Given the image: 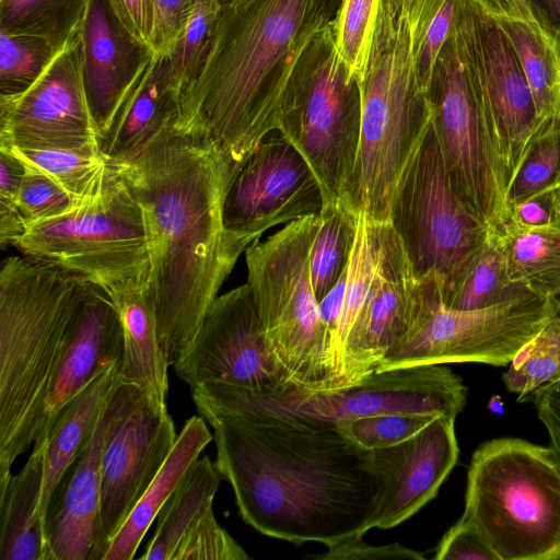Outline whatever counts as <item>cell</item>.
<instances>
[{
    "instance_id": "obj_50",
    "label": "cell",
    "mask_w": 560,
    "mask_h": 560,
    "mask_svg": "<svg viewBox=\"0 0 560 560\" xmlns=\"http://www.w3.org/2000/svg\"><path fill=\"white\" fill-rule=\"evenodd\" d=\"M536 412L547 429L550 445L560 455V378L546 383L533 393Z\"/></svg>"
},
{
    "instance_id": "obj_40",
    "label": "cell",
    "mask_w": 560,
    "mask_h": 560,
    "mask_svg": "<svg viewBox=\"0 0 560 560\" xmlns=\"http://www.w3.org/2000/svg\"><path fill=\"white\" fill-rule=\"evenodd\" d=\"M560 168V122L549 120L532 142L508 189L512 206L553 185Z\"/></svg>"
},
{
    "instance_id": "obj_30",
    "label": "cell",
    "mask_w": 560,
    "mask_h": 560,
    "mask_svg": "<svg viewBox=\"0 0 560 560\" xmlns=\"http://www.w3.org/2000/svg\"><path fill=\"white\" fill-rule=\"evenodd\" d=\"M221 479L215 463L208 456L198 458L161 508L154 535L140 559L173 560L188 530L212 506Z\"/></svg>"
},
{
    "instance_id": "obj_16",
    "label": "cell",
    "mask_w": 560,
    "mask_h": 560,
    "mask_svg": "<svg viewBox=\"0 0 560 560\" xmlns=\"http://www.w3.org/2000/svg\"><path fill=\"white\" fill-rule=\"evenodd\" d=\"M0 145L16 149H101L82 81L78 33L23 93L0 96Z\"/></svg>"
},
{
    "instance_id": "obj_23",
    "label": "cell",
    "mask_w": 560,
    "mask_h": 560,
    "mask_svg": "<svg viewBox=\"0 0 560 560\" xmlns=\"http://www.w3.org/2000/svg\"><path fill=\"white\" fill-rule=\"evenodd\" d=\"M122 350L124 334L116 306L103 288L91 282L65 335L48 387L40 433L103 371L120 364Z\"/></svg>"
},
{
    "instance_id": "obj_29",
    "label": "cell",
    "mask_w": 560,
    "mask_h": 560,
    "mask_svg": "<svg viewBox=\"0 0 560 560\" xmlns=\"http://www.w3.org/2000/svg\"><path fill=\"white\" fill-rule=\"evenodd\" d=\"M529 291L510 280L503 236L493 230L460 269L441 283L444 304L464 311L497 305Z\"/></svg>"
},
{
    "instance_id": "obj_61",
    "label": "cell",
    "mask_w": 560,
    "mask_h": 560,
    "mask_svg": "<svg viewBox=\"0 0 560 560\" xmlns=\"http://www.w3.org/2000/svg\"><path fill=\"white\" fill-rule=\"evenodd\" d=\"M560 48V47H559Z\"/></svg>"
},
{
    "instance_id": "obj_2",
    "label": "cell",
    "mask_w": 560,
    "mask_h": 560,
    "mask_svg": "<svg viewBox=\"0 0 560 560\" xmlns=\"http://www.w3.org/2000/svg\"><path fill=\"white\" fill-rule=\"evenodd\" d=\"M236 163L208 131L178 117L133 160L115 165L142 212L148 288L170 366L249 246L223 225Z\"/></svg>"
},
{
    "instance_id": "obj_48",
    "label": "cell",
    "mask_w": 560,
    "mask_h": 560,
    "mask_svg": "<svg viewBox=\"0 0 560 560\" xmlns=\"http://www.w3.org/2000/svg\"><path fill=\"white\" fill-rule=\"evenodd\" d=\"M560 196L555 185L511 207L510 224L541 228L560 217Z\"/></svg>"
},
{
    "instance_id": "obj_38",
    "label": "cell",
    "mask_w": 560,
    "mask_h": 560,
    "mask_svg": "<svg viewBox=\"0 0 560 560\" xmlns=\"http://www.w3.org/2000/svg\"><path fill=\"white\" fill-rule=\"evenodd\" d=\"M57 52L44 38L0 28V96H14L26 91Z\"/></svg>"
},
{
    "instance_id": "obj_14",
    "label": "cell",
    "mask_w": 560,
    "mask_h": 560,
    "mask_svg": "<svg viewBox=\"0 0 560 560\" xmlns=\"http://www.w3.org/2000/svg\"><path fill=\"white\" fill-rule=\"evenodd\" d=\"M324 206L320 184L305 158L281 133L271 132L236 163L223 225L250 245L276 225L318 215Z\"/></svg>"
},
{
    "instance_id": "obj_26",
    "label": "cell",
    "mask_w": 560,
    "mask_h": 560,
    "mask_svg": "<svg viewBox=\"0 0 560 560\" xmlns=\"http://www.w3.org/2000/svg\"><path fill=\"white\" fill-rule=\"evenodd\" d=\"M118 368L119 364H115L103 371L68 401L35 441L44 443L40 501L44 517L51 491L96 430L107 399L119 382Z\"/></svg>"
},
{
    "instance_id": "obj_44",
    "label": "cell",
    "mask_w": 560,
    "mask_h": 560,
    "mask_svg": "<svg viewBox=\"0 0 560 560\" xmlns=\"http://www.w3.org/2000/svg\"><path fill=\"white\" fill-rule=\"evenodd\" d=\"M458 0H445L431 20L415 57V81L418 90L429 93L439 56L448 40Z\"/></svg>"
},
{
    "instance_id": "obj_57",
    "label": "cell",
    "mask_w": 560,
    "mask_h": 560,
    "mask_svg": "<svg viewBox=\"0 0 560 560\" xmlns=\"http://www.w3.org/2000/svg\"><path fill=\"white\" fill-rule=\"evenodd\" d=\"M553 185L560 191V168L558 171V174H557V177H556V180H555Z\"/></svg>"
},
{
    "instance_id": "obj_56",
    "label": "cell",
    "mask_w": 560,
    "mask_h": 560,
    "mask_svg": "<svg viewBox=\"0 0 560 560\" xmlns=\"http://www.w3.org/2000/svg\"><path fill=\"white\" fill-rule=\"evenodd\" d=\"M556 117L560 122V78H559L558 93H557Z\"/></svg>"
},
{
    "instance_id": "obj_32",
    "label": "cell",
    "mask_w": 560,
    "mask_h": 560,
    "mask_svg": "<svg viewBox=\"0 0 560 560\" xmlns=\"http://www.w3.org/2000/svg\"><path fill=\"white\" fill-rule=\"evenodd\" d=\"M9 149L26 170L49 176L80 203L102 196L119 178L101 149Z\"/></svg>"
},
{
    "instance_id": "obj_47",
    "label": "cell",
    "mask_w": 560,
    "mask_h": 560,
    "mask_svg": "<svg viewBox=\"0 0 560 560\" xmlns=\"http://www.w3.org/2000/svg\"><path fill=\"white\" fill-rule=\"evenodd\" d=\"M323 555L313 556L317 560H389V559H423L418 551L398 542L384 546L368 545L362 534H353L332 545Z\"/></svg>"
},
{
    "instance_id": "obj_22",
    "label": "cell",
    "mask_w": 560,
    "mask_h": 560,
    "mask_svg": "<svg viewBox=\"0 0 560 560\" xmlns=\"http://www.w3.org/2000/svg\"><path fill=\"white\" fill-rule=\"evenodd\" d=\"M79 34L83 88L102 139L156 52L126 28L108 0H89Z\"/></svg>"
},
{
    "instance_id": "obj_36",
    "label": "cell",
    "mask_w": 560,
    "mask_h": 560,
    "mask_svg": "<svg viewBox=\"0 0 560 560\" xmlns=\"http://www.w3.org/2000/svg\"><path fill=\"white\" fill-rule=\"evenodd\" d=\"M560 378V315L553 316L510 362L503 374L505 387L518 394L517 401L541 385Z\"/></svg>"
},
{
    "instance_id": "obj_60",
    "label": "cell",
    "mask_w": 560,
    "mask_h": 560,
    "mask_svg": "<svg viewBox=\"0 0 560 560\" xmlns=\"http://www.w3.org/2000/svg\"><path fill=\"white\" fill-rule=\"evenodd\" d=\"M222 1H223V0H221V2H222Z\"/></svg>"
},
{
    "instance_id": "obj_12",
    "label": "cell",
    "mask_w": 560,
    "mask_h": 560,
    "mask_svg": "<svg viewBox=\"0 0 560 560\" xmlns=\"http://www.w3.org/2000/svg\"><path fill=\"white\" fill-rule=\"evenodd\" d=\"M388 222L417 279H451L486 241L490 229L453 189L432 126L404 170Z\"/></svg>"
},
{
    "instance_id": "obj_34",
    "label": "cell",
    "mask_w": 560,
    "mask_h": 560,
    "mask_svg": "<svg viewBox=\"0 0 560 560\" xmlns=\"http://www.w3.org/2000/svg\"><path fill=\"white\" fill-rule=\"evenodd\" d=\"M89 0H0V28L44 38L57 51L80 31Z\"/></svg>"
},
{
    "instance_id": "obj_45",
    "label": "cell",
    "mask_w": 560,
    "mask_h": 560,
    "mask_svg": "<svg viewBox=\"0 0 560 560\" xmlns=\"http://www.w3.org/2000/svg\"><path fill=\"white\" fill-rule=\"evenodd\" d=\"M436 560H499L479 528L462 516L443 536L434 556Z\"/></svg>"
},
{
    "instance_id": "obj_43",
    "label": "cell",
    "mask_w": 560,
    "mask_h": 560,
    "mask_svg": "<svg viewBox=\"0 0 560 560\" xmlns=\"http://www.w3.org/2000/svg\"><path fill=\"white\" fill-rule=\"evenodd\" d=\"M250 557L217 522L212 506L188 530L173 560H247Z\"/></svg>"
},
{
    "instance_id": "obj_54",
    "label": "cell",
    "mask_w": 560,
    "mask_h": 560,
    "mask_svg": "<svg viewBox=\"0 0 560 560\" xmlns=\"http://www.w3.org/2000/svg\"><path fill=\"white\" fill-rule=\"evenodd\" d=\"M532 5L536 21L560 47V0H532Z\"/></svg>"
},
{
    "instance_id": "obj_5",
    "label": "cell",
    "mask_w": 560,
    "mask_h": 560,
    "mask_svg": "<svg viewBox=\"0 0 560 560\" xmlns=\"http://www.w3.org/2000/svg\"><path fill=\"white\" fill-rule=\"evenodd\" d=\"M413 70L409 25L382 0L368 71L359 82L357 158L338 200L355 215L388 222L398 180L431 125L430 101L418 90Z\"/></svg>"
},
{
    "instance_id": "obj_7",
    "label": "cell",
    "mask_w": 560,
    "mask_h": 560,
    "mask_svg": "<svg viewBox=\"0 0 560 560\" xmlns=\"http://www.w3.org/2000/svg\"><path fill=\"white\" fill-rule=\"evenodd\" d=\"M317 226L318 215L305 217L245 250L247 284L268 339L292 384L304 393L341 387L310 273Z\"/></svg>"
},
{
    "instance_id": "obj_4",
    "label": "cell",
    "mask_w": 560,
    "mask_h": 560,
    "mask_svg": "<svg viewBox=\"0 0 560 560\" xmlns=\"http://www.w3.org/2000/svg\"><path fill=\"white\" fill-rule=\"evenodd\" d=\"M91 282L51 262L10 256L0 268V491L37 439L52 371Z\"/></svg>"
},
{
    "instance_id": "obj_39",
    "label": "cell",
    "mask_w": 560,
    "mask_h": 560,
    "mask_svg": "<svg viewBox=\"0 0 560 560\" xmlns=\"http://www.w3.org/2000/svg\"><path fill=\"white\" fill-rule=\"evenodd\" d=\"M221 5V0H196L190 19L175 49L170 56H165L170 82L180 96L200 66Z\"/></svg>"
},
{
    "instance_id": "obj_20",
    "label": "cell",
    "mask_w": 560,
    "mask_h": 560,
    "mask_svg": "<svg viewBox=\"0 0 560 560\" xmlns=\"http://www.w3.org/2000/svg\"><path fill=\"white\" fill-rule=\"evenodd\" d=\"M418 302L419 280L398 236L385 222L378 271L345 345L341 387L380 368L386 352L412 325Z\"/></svg>"
},
{
    "instance_id": "obj_28",
    "label": "cell",
    "mask_w": 560,
    "mask_h": 560,
    "mask_svg": "<svg viewBox=\"0 0 560 560\" xmlns=\"http://www.w3.org/2000/svg\"><path fill=\"white\" fill-rule=\"evenodd\" d=\"M212 439L200 417L194 416L185 422L164 465L112 539L104 560L133 558L161 508Z\"/></svg>"
},
{
    "instance_id": "obj_41",
    "label": "cell",
    "mask_w": 560,
    "mask_h": 560,
    "mask_svg": "<svg viewBox=\"0 0 560 560\" xmlns=\"http://www.w3.org/2000/svg\"><path fill=\"white\" fill-rule=\"evenodd\" d=\"M438 416L390 413L359 417L336 422L339 432L363 451L372 452L399 444L427 427Z\"/></svg>"
},
{
    "instance_id": "obj_15",
    "label": "cell",
    "mask_w": 560,
    "mask_h": 560,
    "mask_svg": "<svg viewBox=\"0 0 560 560\" xmlns=\"http://www.w3.org/2000/svg\"><path fill=\"white\" fill-rule=\"evenodd\" d=\"M452 31L497 131L509 189L532 142L547 122L538 118L516 54L495 20L471 0H458Z\"/></svg>"
},
{
    "instance_id": "obj_10",
    "label": "cell",
    "mask_w": 560,
    "mask_h": 560,
    "mask_svg": "<svg viewBox=\"0 0 560 560\" xmlns=\"http://www.w3.org/2000/svg\"><path fill=\"white\" fill-rule=\"evenodd\" d=\"M360 126L359 82L337 54L329 20L300 60L277 129L312 167L325 205L338 202L352 172Z\"/></svg>"
},
{
    "instance_id": "obj_31",
    "label": "cell",
    "mask_w": 560,
    "mask_h": 560,
    "mask_svg": "<svg viewBox=\"0 0 560 560\" xmlns=\"http://www.w3.org/2000/svg\"><path fill=\"white\" fill-rule=\"evenodd\" d=\"M502 233L509 278L534 293L560 296V217L541 228L509 224Z\"/></svg>"
},
{
    "instance_id": "obj_35",
    "label": "cell",
    "mask_w": 560,
    "mask_h": 560,
    "mask_svg": "<svg viewBox=\"0 0 560 560\" xmlns=\"http://www.w3.org/2000/svg\"><path fill=\"white\" fill-rule=\"evenodd\" d=\"M359 215L340 202L327 203L318 214V226L310 252V273L319 302L347 270L354 245Z\"/></svg>"
},
{
    "instance_id": "obj_11",
    "label": "cell",
    "mask_w": 560,
    "mask_h": 560,
    "mask_svg": "<svg viewBox=\"0 0 560 560\" xmlns=\"http://www.w3.org/2000/svg\"><path fill=\"white\" fill-rule=\"evenodd\" d=\"M23 255L63 268L107 293L148 280L141 209L124 179L72 211L28 224L14 243Z\"/></svg>"
},
{
    "instance_id": "obj_21",
    "label": "cell",
    "mask_w": 560,
    "mask_h": 560,
    "mask_svg": "<svg viewBox=\"0 0 560 560\" xmlns=\"http://www.w3.org/2000/svg\"><path fill=\"white\" fill-rule=\"evenodd\" d=\"M455 419L438 416L408 440L371 452L382 490L370 529L399 525L436 495L459 454Z\"/></svg>"
},
{
    "instance_id": "obj_9",
    "label": "cell",
    "mask_w": 560,
    "mask_h": 560,
    "mask_svg": "<svg viewBox=\"0 0 560 560\" xmlns=\"http://www.w3.org/2000/svg\"><path fill=\"white\" fill-rule=\"evenodd\" d=\"M428 97L453 189L490 230L503 232L511 222L504 158L453 32L439 56Z\"/></svg>"
},
{
    "instance_id": "obj_6",
    "label": "cell",
    "mask_w": 560,
    "mask_h": 560,
    "mask_svg": "<svg viewBox=\"0 0 560 560\" xmlns=\"http://www.w3.org/2000/svg\"><path fill=\"white\" fill-rule=\"evenodd\" d=\"M463 516L499 560H560V455L517 438L472 454Z\"/></svg>"
},
{
    "instance_id": "obj_13",
    "label": "cell",
    "mask_w": 560,
    "mask_h": 560,
    "mask_svg": "<svg viewBox=\"0 0 560 560\" xmlns=\"http://www.w3.org/2000/svg\"><path fill=\"white\" fill-rule=\"evenodd\" d=\"M173 366L191 389L214 384L270 395L298 389L272 349L247 283L212 302Z\"/></svg>"
},
{
    "instance_id": "obj_25",
    "label": "cell",
    "mask_w": 560,
    "mask_h": 560,
    "mask_svg": "<svg viewBox=\"0 0 560 560\" xmlns=\"http://www.w3.org/2000/svg\"><path fill=\"white\" fill-rule=\"evenodd\" d=\"M124 334L118 368L121 383L139 387L160 402H166L170 366L159 335L148 280H138L108 293Z\"/></svg>"
},
{
    "instance_id": "obj_19",
    "label": "cell",
    "mask_w": 560,
    "mask_h": 560,
    "mask_svg": "<svg viewBox=\"0 0 560 560\" xmlns=\"http://www.w3.org/2000/svg\"><path fill=\"white\" fill-rule=\"evenodd\" d=\"M177 435L166 402L142 389L114 422L102 455L101 521L109 544L164 465Z\"/></svg>"
},
{
    "instance_id": "obj_58",
    "label": "cell",
    "mask_w": 560,
    "mask_h": 560,
    "mask_svg": "<svg viewBox=\"0 0 560 560\" xmlns=\"http://www.w3.org/2000/svg\"><path fill=\"white\" fill-rule=\"evenodd\" d=\"M559 302H560V296L558 298ZM559 315H560V310H559Z\"/></svg>"
},
{
    "instance_id": "obj_52",
    "label": "cell",
    "mask_w": 560,
    "mask_h": 560,
    "mask_svg": "<svg viewBox=\"0 0 560 560\" xmlns=\"http://www.w3.org/2000/svg\"><path fill=\"white\" fill-rule=\"evenodd\" d=\"M25 172L19 158L9 148L0 145V205H15Z\"/></svg>"
},
{
    "instance_id": "obj_33",
    "label": "cell",
    "mask_w": 560,
    "mask_h": 560,
    "mask_svg": "<svg viewBox=\"0 0 560 560\" xmlns=\"http://www.w3.org/2000/svg\"><path fill=\"white\" fill-rule=\"evenodd\" d=\"M509 39L533 94L538 118L556 117L560 78V48L537 22L497 21Z\"/></svg>"
},
{
    "instance_id": "obj_3",
    "label": "cell",
    "mask_w": 560,
    "mask_h": 560,
    "mask_svg": "<svg viewBox=\"0 0 560 560\" xmlns=\"http://www.w3.org/2000/svg\"><path fill=\"white\" fill-rule=\"evenodd\" d=\"M328 0H223L179 119L208 131L240 162L277 131L304 52L330 20Z\"/></svg>"
},
{
    "instance_id": "obj_49",
    "label": "cell",
    "mask_w": 560,
    "mask_h": 560,
    "mask_svg": "<svg viewBox=\"0 0 560 560\" xmlns=\"http://www.w3.org/2000/svg\"><path fill=\"white\" fill-rule=\"evenodd\" d=\"M126 28L141 43L152 47L154 14L152 0H108Z\"/></svg>"
},
{
    "instance_id": "obj_18",
    "label": "cell",
    "mask_w": 560,
    "mask_h": 560,
    "mask_svg": "<svg viewBox=\"0 0 560 560\" xmlns=\"http://www.w3.org/2000/svg\"><path fill=\"white\" fill-rule=\"evenodd\" d=\"M140 392L119 380L92 439L51 491L45 512L49 560H104L109 542L101 521L103 447L114 422Z\"/></svg>"
},
{
    "instance_id": "obj_17",
    "label": "cell",
    "mask_w": 560,
    "mask_h": 560,
    "mask_svg": "<svg viewBox=\"0 0 560 560\" xmlns=\"http://www.w3.org/2000/svg\"><path fill=\"white\" fill-rule=\"evenodd\" d=\"M271 396L299 413L332 422L390 413L456 418L465 407L467 388L445 364H419L376 370L352 385L331 390L292 389Z\"/></svg>"
},
{
    "instance_id": "obj_24",
    "label": "cell",
    "mask_w": 560,
    "mask_h": 560,
    "mask_svg": "<svg viewBox=\"0 0 560 560\" xmlns=\"http://www.w3.org/2000/svg\"><path fill=\"white\" fill-rule=\"evenodd\" d=\"M180 94L170 82L165 56L158 55L118 109L101 139L114 165L133 160L163 128L179 116Z\"/></svg>"
},
{
    "instance_id": "obj_27",
    "label": "cell",
    "mask_w": 560,
    "mask_h": 560,
    "mask_svg": "<svg viewBox=\"0 0 560 560\" xmlns=\"http://www.w3.org/2000/svg\"><path fill=\"white\" fill-rule=\"evenodd\" d=\"M44 443L35 442L21 470L0 491V559L49 560L42 512Z\"/></svg>"
},
{
    "instance_id": "obj_55",
    "label": "cell",
    "mask_w": 560,
    "mask_h": 560,
    "mask_svg": "<svg viewBox=\"0 0 560 560\" xmlns=\"http://www.w3.org/2000/svg\"><path fill=\"white\" fill-rule=\"evenodd\" d=\"M488 409L494 413H503L504 404L499 395H493L488 401Z\"/></svg>"
},
{
    "instance_id": "obj_51",
    "label": "cell",
    "mask_w": 560,
    "mask_h": 560,
    "mask_svg": "<svg viewBox=\"0 0 560 560\" xmlns=\"http://www.w3.org/2000/svg\"><path fill=\"white\" fill-rule=\"evenodd\" d=\"M410 28L415 56L421 46L424 33L445 0H388Z\"/></svg>"
},
{
    "instance_id": "obj_1",
    "label": "cell",
    "mask_w": 560,
    "mask_h": 560,
    "mask_svg": "<svg viewBox=\"0 0 560 560\" xmlns=\"http://www.w3.org/2000/svg\"><path fill=\"white\" fill-rule=\"evenodd\" d=\"M213 428L215 465L243 520L264 535L332 545L370 529L382 490L363 451L336 422L231 385L191 389Z\"/></svg>"
},
{
    "instance_id": "obj_46",
    "label": "cell",
    "mask_w": 560,
    "mask_h": 560,
    "mask_svg": "<svg viewBox=\"0 0 560 560\" xmlns=\"http://www.w3.org/2000/svg\"><path fill=\"white\" fill-rule=\"evenodd\" d=\"M154 27L153 50L161 56H170L192 13L196 0H152Z\"/></svg>"
},
{
    "instance_id": "obj_53",
    "label": "cell",
    "mask_w": 560,
    "mask_h": 560,
    "mask_svg": "<svg viewBox=\"0 0 560 560\" xmlns=\"http://www.w3.org/2000/svg\"><path fill=\"white\" fill-rule=\"evenodd\" d=\"M480 11L495 21H536L532 0H471Z\"/></svg>"
},
{
    "instance_id": "obj_8",
    "label": "cell",
    "mask_w": 560,
    "mask_h": 560,
    "mask_svg": "<svg viewBox=\"0 0 560 560\" xmlns=\"http://www.w3.org/2000/svg\"><path fill=\"white\" fill-rule=\"evenodd\" d=\"M418 280L413 323L377 370L457 362L508 365L560 310L557 298L532 291L483 308L455 310L442 300L443 280L433 276Z\"/></svg>"
},
{
    "instance_id": "obj_37",
    "label": "cell",
    "mask_w": 560,
    "mask_h": 560,
    "mask_svg": "<svg viewBox=\"0 0 560 560\" xmlns=\"http://www.w3.org/2000/svg\"><path fill=\"white\" fill-rule=\"evenodd\" d=\"M382 0H341L330 28L337 54L351 78L368 71Z\"/></svg>"
},
{
    "instance_id": "obj_42",
    "label": "cell",
    "mask_w": 560,
    "mask_h": 560,
    "mask_svg": "<svg viewBox=\"0 0 560 560\" xmlns=\"http://www.w3.org/2000/svg\"><path fill=\"white\" fill-rule=\"evenodd\" d=\"M15 205L27 226L63 215L83 203L49 176L26 170L15 197Z\"/></svg>"
},
{
    "instance_id": "obj_59",
    "label": "cell",
    "mask_w": 560,
    "mask_h": 560,
    "mask_svg": "<svg viewBox=\"0 0 560 560\" xmlns=\"http://www.w3.org/2000/svg\"><path fill=\"white\" fill-rule=\"evenodd\" d=\"M558 192H559V196H560V191H559V190H558ZM559 208H560V207H559Z\"/></svg>"
}]
</instances>
